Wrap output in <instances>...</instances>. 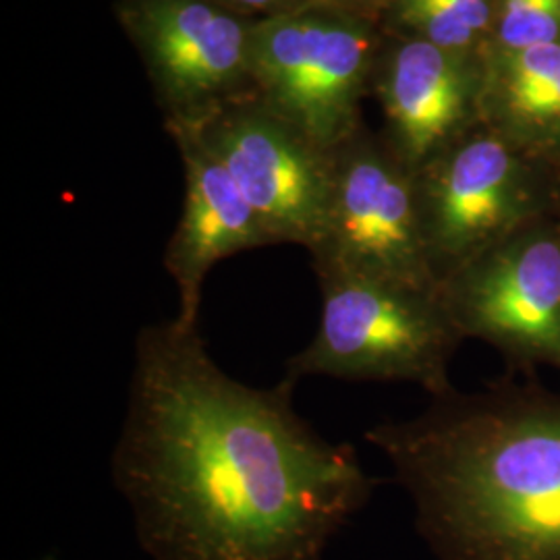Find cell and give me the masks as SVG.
<instances>
[{
    "instance_id": "1",
    "label": "cell",
    "mask_w": 560,
    "mask_h": 560,
    "mask_svg": "<svg viewBox=\"0 0 560 560\" xmlns=\"http://www.w3.org/2000/svg\"><path fill=\"white\" fill-rule=\"evenodd\" d=\"M212 360L198 326H143L113 480L152 560H322L376 480L351 444Z\"/></svg>"
},
{
    "instance_id": "2",
    "label": "cell",
    "mask_w": 560,
    "mask_h": 560,
    "mask_svg": "<svg viewBox=\"0 0 560 560\" xmlns=\"http://www.w3.org/2000/svg\"><path fill=\"white\" fill-rule=\"evenodd\" d=\"M439 560H560V395L448 393L368 430Z\"/></svg>"
},
{
    "instance_id": "3",
    "label": "cell",
    "mask_w": 560,
    "mask_h": 560,
    "mask_svg": "<svg viewBox=\"0 0 560 560\" xmlns=\"http://www.w3.org/2000/svg\"><path fill=\"white\" fill-rule=\"evenodd\" d=\"M314 272L320 324L312 342L287 361L284 378L411 382L432 399L455 390L448 365L465 339L441 289H416L335 266Z\"/></svg>"
},
{
    "instance_id": "4",
    "label": "cell",
    "mask_w": 560,
    "mask_h": 560,
    "mask_svg": "<svg viewBox=\"0 0 560 560\" xmlns=\"http://www.w3.org/2000/svg\"><path fill=\"white\" fill-rule=\"evenodd\" d=\"M413 183L421 240L439 287L523 226L560 214L557 168L481 120L418 168Z\"/></svg>"
},
{
    "instance_id": "5",
    "label": "cell",
    "mask_w": 560,
    "mask_h": 560,
    "mask_svg": "<svg viewBox=\"0 0 560 560\" xmlns=\"http://www.w3.org/2000/svg\"><path fill=\"white\" fill-rule=\"evenodd\" d=\"M384 30L378 20L303 4L256 23L252 75L256 96L307 138L335 150L361 125V102Z\"/></svg>"
},
{
    "instance_id": "6",
    "label": "cell",
    "mask_w": 560,
    "mask_h": 560,
    "mask_svg": "<svg viewBox=\"0 0 560 560\" xmlns=\"http://www.w3.org/2000/svg\"><path fill=\"white\" fill-rule=\"evenodd\" d=\"M117 18L152 81L164 127L187 129L256 94L249 20L217 0H117Z\"/></svg>"
},
{
    "instance_id": "7",
    "label": "cell",
    "mask_w": 560,
    "mask_h": 560,
    "mask_svg": "<svg viewBox=\"0 0 560 560\" xmlns=\"http://www.w3.org/2000/svg\"><path fill=\"white\" fill-rule=\"evenodd\" d=\"M312 266L441 289L421 240L413 173L365 125L332 150V189Z\"/></svg>"
},
{
    "instance_id": "8",
    "label": "cell",
    "mask_w": 560,
    "mask_h": 560,
    "mask_svg": "<svg viewBox=\"0 0 560 560\" xmlns=\"http://www.w3.org/2000/svg\"><path fill=\"white\" fill-rule=\"evenodd\" d=\"M183 131L226 168L272 243H298L307 252L318 243L332 189V150L307 138L256 94L224 104Z\"/></svg>"
},
{
    "instance_id": "9",
    "label": "cell",
    "mask_w": 560,
    "mask_h": 560,
    "mask_svg": "<svg viewBox=\"0 0 560 560\" xmlns=\"http://www.w3.org/2000/svg\"><path fill=\"white\" fill-rule=\"evenodd\" d=\"M463 339H481L517 365L560 370V221L532 222L441 282Z\"/></svg>"
},
{
    "instance_id": "10",
    "label": "cell",
    "mask_w": 560,
    "mask_h": 560,
    "mask_svg": "<svg viewBox=\"0 0 560 560\" xmlns=\"http://www.w3.org/2000/svg\"><path fill=\"white\" fill-rule=\"evenodd\" d=\"M483 78L486 59L384 32L370 96L381 104L382 138L411 173L480 122Z\"/></svg>"
},
{
    "instance_id": "11",
    "label": "cell",
    "mask_w": 560,
    "mask_h": 560,
    "mask_svg": "<svg viewBox=\"0 0 560 560\" xmlns=\"http://www.w3.org/2000/svg\"><path fill=\"white\" fill-rule=\"evenodd\" d=\"M185 171L179 224L164 249V268L177 287V320L198 326L203 282L219 261L245 249L275 245L240 187L189 131H168Z\"/></svg>"
},
{
    "instance_id": "12",
    "label": "cell",
    "mask_w": 560,
    "mask_h": 560,
    "mask_svg": "<svg viewBox=\"0 0 560 560\" xmlns=\"http://www.w3.org/2000/svg\"><path fill=\"white\" fill-rule=\"evenodd\" d=\"M481 122L525 154L560 161V44L486 57Z\"/></svg>"
},
{
    "instance_id": "13",
    "label": "cell",
    "mask_w": 560,
    "mask_h": 560,
    "mask_svg": "<svg viewBox=\"0 0 560 560\" xmlns=\"http://www.w3.org/2000/svg\"><path fill=\"white\" fill-rule=\"evenodd\" d=\"M499 9L501 0H397L384 13L382 30L463 57L486 59Z\"/></svg>"
},
{
    "instance_id": "14",
    "label": "cell",
    "mask_w": 560,
    "mask_h": 560,
    "mask_svg": "<svg viewBox=\"0 0 560 560\" xmlns=\"http://www.w3.org/2000/svg\"><path fill=\"white\" fill-rule=\"evenodd\" d=\"M560 44V0H501L488 55Z\"/></svg>"
},
{
    "instance_id": "15",
    "label": "cell",
    "mask_w": 560,
    "mask_h": 560,
    "mask_svg": "<svg viewBox=\"0 0 560 560\" xmlns=\"http://www.w3.org/2000/svg\"><path fill=\"white\" fill-rule=\"evenodd\" d=\"M217 2L256 21L270 20V18L282 15V13H291L305 4V0H217Z\"/></svg>"
},
{
    "instance_id": "16",
    "label": "cell",
    "mask_w": 560,
    "mask_h": 560,
    "mask_svg": "<svg viewBox=\"0 0 560 560\" xmlns=\"http://www.w3.org/2000/svg\"><path fill=\"white\" fill-rule=\"evenodd\" d=\"M397 0H305V4H318V7H328L337 9L345 13H353L361 18L378 20L382 23L384 13L395 4Z\"/></svg>"
},
{
    "instance_id": "17",
    "label": "cell",
    "mask_w": 560,
    "mask_h": 560,
    "mask_svg": "<svg viewBox=\"0 0 560 560\" xmlns=\"http://www.w3.org/2000/svg\"><path fill=\"white\" fill-rule=\"evenodd\" d=\"M555 168H557V175H559V180H560V161H559V164H557V166H555Z\"/></svg>"
},
{
    "instance_id": "18",
    "label": "cell",
    "mask_w": 560,
    "mask_h": 560,
    "mask_svg": "<svg viewBox=\"0 0 560 560\" xmlns=\"http://www.w3.org/2000/svg\"><path fill=\"white\" fill-rule=\"evenodd\" d=\"M559 221H560V214H559Z\"/></svg>"
}]
</instances>
